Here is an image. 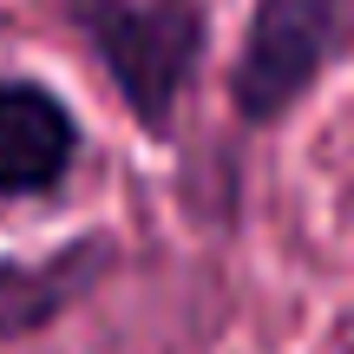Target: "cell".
Masks as SVG:
<instances>
[{"label":"cell","mask_w":354,"mask_h":354,"mask_svg":"<svg viewBox=\"0 0 354 354\" xmlns=\"http://www.w3.org/2000/svg\"><path fill=\"white\" fill-rule=\"evenodd\" d=\"M53 13L79 33L125 118L165 145L210 59V7L203 0H53Z\"/></svg>","instance_id":"1"},{"label":"cell","mask_w":354,"mask_h":354,"mask_svg":"<svg viewBox=\"0 0 354 354\" xmlns=\"http://www.w3.org/2000/svg\"><path fill=\"white\" fill-rule=\"evenodd\" d=\"M354 59V0H256L230 59V112L243 131H276Z\"/></svg>","instance_id":"2"},{"label":"cell","mask_w":354,"mask_h":354,"mask_svg":"<svg viewBox=\"0 0 354 354\" xmlns=\"http://www.w3.org/2000/svg\"><path fill=\"white\" fill-rule=\"evenodd\" d=\"M86 125L73 99L33 73H0V203H46L73 184Z\"/></svg>","instance_id":"3"},{"label":"cell","mask_w":354,"mask_h":354,"mask_svg":"<svg viewBox=\"0 0 354 354\" xmlns=\"http://www.w3.org/2000/svg\"><path fill=\"white\" fill-rule=\"evenodd\" d=\"M125 250L105 230H86L73 243H53L39 256L0 250V348L39 342L46 328H59L73 308H86L105 282L118 276Z\"/></svg>","instance_id":"4"}]
</instances>
